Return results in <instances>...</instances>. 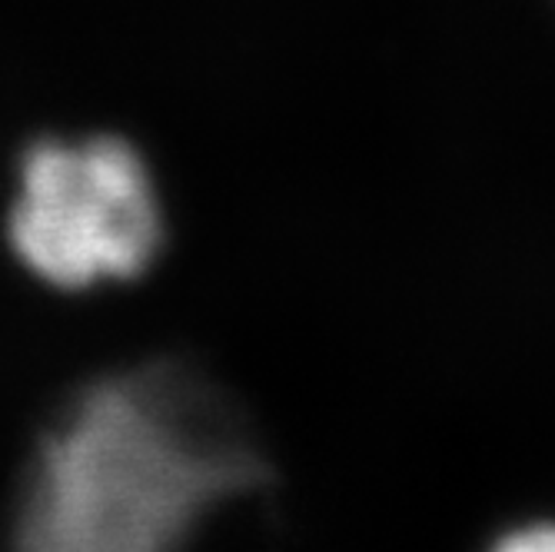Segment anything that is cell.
<instances>
[{
    "instance_id": "cell-1",
    "label": "cell",
    "mask_w": 555,
    "mask_h": 552,
    "mask_svg": "<svg viewBox=\"0 0 555 552\" xmlns=\"http://www.w3.org/2000/svg\"><path fill=\"white\" fill-rule=\"evenodd\" d=\"M273 466L233 399L183 360L80 386L43 426L14 545L30 552H167Z\"/></svg>"
},
{
    "instance_id": "cell-3",
    "label": "cell",
    "mask_w": 555,
    "mask_h": 552,
    "mask_svg": "<svg viewBox=\"0 0 555 552\" xmlns=\"http://www.w3.org/2000/svg\"><path fill=\"white\" fill-rule=\"evenodd\" d=\"M495 549L506 552H555V519H535L509 529L502 539H495Z\"/></svg>"
},
{
    "instance_id": "cell-2",
    "label": "cell",
    "mask_w": 555,
    "mask_h": 552,
    "mask_svg": "<svg viewBox=\"0 0 555 552\" xmlns=\"http://www.w3.org/2000/svg\"><path fill=\"white\" fill-rule=\"evenodd\" d=\"M8 240L17 260L50 286L133 280L164 246L154 177L124 137L37 140L21 157Z\"/></svg>"
}]
</instances>
